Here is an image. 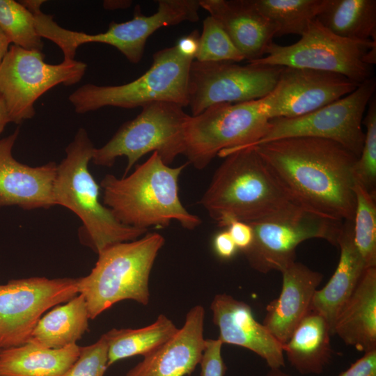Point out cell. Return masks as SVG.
Listing matches in <instances>:
<instances>
[{"label":"cell","mask_w":376,"mask_h":376,"mask_svg":"<svg viewBox=\"0 0 376 376\" xmlns=\"http://www.w3.org/2000/svg\"><path fill=\"white\" fill-rule=\"evenodd\" d=\"M298 205L338 221H353L352 174L357 157L339 143L291 137L254 146Z\"/></svg>","instance_id":"1"},{"label":"cell","mask_w":376,"mask_h":376,"mask_svg":"<svg viewBox=\"0 0 376 376\" xmlns=\"http://www.w3.org/2000/svg\"><path fill=\"white\" fill-rule=\"evenodd\" d=\"M225 158L199 203L220 227L231 219L253 223L296 204L255 146L219 155Z\"/></svg>","instance_id":"2"},{"label":"cell","mask_w":376,"mask_h":376,"mask_svg":"<svg viewBox=\"0 0 376 376\" xmlns=\"http://www.w3.org/2000/svg\"><path fill=\"white\" fill-rule=\"evenodd\" d=\"M187 166L166 164L157 152L130 175H106L100 182L102 203L123 224L148 230L167 227L173 221L194 230L201 219L189 212L179 197L178 180Z\"/></svg>","instance_id":"3"},{"label":"cell","mask_w":376,"mask_h":376,"mask_svg":"<svg viewBox=\"0 0 376 376\" xmlns=\"http://www.w3.org/2000/svg\"><path fill=\"white\" fill-rule=\"evenodd\" d=\"M94 149L86 130L79 129L65 148V158L57 165L54 198L56 205L79 217L80 242L99 254L113 244L135 240L148 230L123 224L101 202L100 186L88 169Z\"/></svg>","instance_id":"4"},{"label":"cell","mask_w":376,"mask_h":376,"mask_svg":"<svg viewBox=\"0 0 376 376\" xmlns=\"http://www.w3.org/2000/svg\"><path fill=\"white\" fill-rule=\"evenodd\" d=\"M164 237L146 233L129 242L104 249L90 274L78 278V292L86 301L89 319H94L113 304L134 300L146 306L150 301L149 279Z\"/></svg>","instance_id":"5"},{"label":"cell","mask_w":376,"mask_h":376,"mask_svg":"<svg viewBox=\"0 0 376 376\" xmlns=\"http://www.w3.org/2000/svg\"><path fill=\"white\" fill-rule=\"evenodd\" d=\"M194 59L182 54L176 45L164 48L154 54L150 68L135 80L118 86L84 84L68 99L81 114L105 107L134 109L155 102L187 107Z\"/></svg>","instance_id":"6"},{"label":"cell","mask_w":376,"mask_h":376,"mask_svg":"<svg viewBox=\"0 0 376 376\" xmlns=\"http://www.w3.org/2000/svg\"><path fill=\"white\" fill-rule=\"evenodd\" d=\"M190 118L183 107L175 103L148 104L135 118L123 123L103 146L95 148L91 161L97 166H111L118 157H126L124 176L150 152H157L166 164L171 165L184 154Z\"/></svg>","instance_id":"7"},{"label":"cell","mask_w":376,"mask_h":376,"mask_svg":"<svg viewBox=\"0 0 376 376\" xmlns=\"http://www.w3.org/2000/svg\"><path fill=\"white\" fill-rule=\"evenodd\" d=\"M265 54L248 63L334 72L361 84L371 77V65L376 62V40L342 38L315 19L297 42L290 45L272 42Z\"/></svg>","instance_id":"8"},{"label":"cell","mask_w":376,"mask_h":376,"mask_svg":"<svg viewBox=\"0 0 376 376\" xmlns=\"http://www.w3.org/2000/svg\"><path fill=\"white\" fill-rule=\"evenodd\" d=\"M269 128L261 100L214 104L189 120L184 155L197 169L220 153L253 146Z\"/></svg>","instance_id":"9"},{"label":"cell","mask_w":376,"mask_h":376,"mask_svg":"<svg viewBox=\"0 0 376 376\" xmlns=\"http://www.w3.org/2000/svg\"><path fill=\"white\" fill-rule=\"evenodd\" d=\"M253 238L244 254L251 268L267 274L280 272L295 261L296 249L309 239H322L338 246L343 222L322 217L297 204L249 224Z\"/></svg>","instance_id":"10"},{"label":"cell","mask_w":376,"mask_h":376,"mask_svg":"<svg viewBox=\"0 0 376 376\" xmlns=\"http://www.w3.org/2000/svg\"><path fill=\"white\" fill-rule=\"evenodd\" d=\"M86 69L82 61L49 64L45 62L42 52L10 46L0 64V95L10 123L20 124L32 118L34 104L41 95L58 84H77Z\"/></svg>","instance_id":"11"},{"label":"cell","mask_w":376,"mask_h":376,"mask_svg":"<svg viewBox=\"0 0 376 376\" xmlns=\"http://www.w3.org/2000/svg\"><path fill=\"white\" fill-rule=\"evenodd\" d=\"M375 89L376 81L371 77L351 93L308 114L269 119L267 132L254 146L291 137H315L335 141L358 158L364 139L363 115Z\"/></svg>","instance_id":"12"},{"label":"cell","mask_w":376,"mask_h":376,"mask_svg":"<svg viewBox=\"0 0 376 376\" xmlns=\"http://www.w3.org/2000/svg\"><path fill=\"white\" fill-rule=\"evenodd\" d=\"M283 67L236 62L193 61L189 79L191 116L219 103L261 99L276 86Z\"/></svg>","instance_id":"13"},{"label":"cell","mask_w":376,"mask_h":376,"mask_svg":"<svg viewBox=\"0 0 376 376\" xmlns=\"http://www.w3.org/2000/svg\"><path fill=\"white\" fill-rule=\"evenodd\" d=\"M77 283L29 277L0 284V350L26 343L42 313L79 294Z\"/></svg>","instance_id":"14"},{"label":"cell","mask_w":376,"mask_h":376,"mask_svg":"<svg viewBox=\"0 0 376 376\" xmlns=\"http://www.w3.org/2000/svg\"><path fill=\"white\" fill-rule=\"evenodd\" d=\"M359 84L338 73L283 67L273 90L260 100L269 119L297 118L351 93Z\"/></svg>","instance_id":"15"},{"label":"cell","mask_w":376,"mask_h":376,"mask_svg":"<svg viewBox=\"0 0 376 376\" xmlns=\"http://www.w3.org/2000/svg\"><path fill=\"white\" fill-rule=\"evenodd\" d=\"M17 129L0 139V207L17 205L26 210L56 205L54 184L57 164L54 162L30 166L17 161L12 150Z\"/></svg>","instance_id":"16"},{"label":"cell","mask_w":376,"mask_h":376,"mask_svg":"<svg viewBox=\"0 0 376 376\" xmlns=\"http://www.w3.org/2000/svg\"><path fill=\"white\" fill-rule=\"evenodd\" d=\"M213 322L219 330V339L246 348L263 358L270 369L285 366L282 344L253 315L247 304L223 293L210 304Z\"/></svg>","instance_id":"17"},{"label":"cell","mask_w":376,"mask_h":376,"mask_svg":"<svg viewBox=\"0 0 376 376\" xmlns=\"http://www.w3.org/2000/svg\"><path fill=\"white\" fill-rule=\"evenodd\" d=\"M205 310L196 305L187 313L184 325L163 345L143 356L125 376H185L196 368L202 357Z\"/></svg>","instance_id":"18"},{"label":"cell","mask_w":376,"mask_h":376,"mask_svg":"<svg viewBox=\"0 0 376 376\" xmlns=\"http://www.w3.org/2000/svg\"><path fill=\"white\" fill-rule=\"evenodd\" d=\"M281 272L280 295L267 305L263 324L283 345L311 311L313 296L323 275L296 260Z\"/></svg>","instance_id":"19"},{"label":"cell","mask_w":376,"mask_h":376,"mask_svg":"<svg viewBox=\"0 0 376 376\" xmlns=\"http://www.w3.org/2000/svg\"><path fill=\"white\" fill-rule=\"evenodd\" d=\"M223 27L247 62L262 58L276 36V28L262 15L253 0H199Z\"/></svg>","instance_id":"20"},{"label":"cell","mask_w":376,"mask_h":376,"mask_svg":"<svg viewBox=\"0 0 376 376\" xmlns=\"http://www.w3.org/2000/svg\"><path fill=\"white\" fill-rule=\"evenodd\" d=\"M338 246L337 267L327 284L315 291L311 308L325 318L332 335L338 316L367 269L354 243L353 221L343 222Z\"/></svg>","instance_id":"21"},{"label":"cell","mask_w":376,"mask_h":376,"mask_svg":"<svg viewBox=\"0 0 376 376\" xmlns=\"http://www.w3.org/2000/svg\"><path fill=\"white\" fill-rule=\"evenodd\" d=\"M334 334L363 353L376 350V267L365 270L338 316Z\"/></svg>","instance_id":"22"},{"label":"cell","mask_w":376,"mask_h":376,"mask_svg":"<svg viewBox=\"0 0 376 376\" xmlns=\"http://www.w3.org/2000/svg\"><path fill=\"white\" fill-rule=\"evenodd\" d=\"M331 335L325 318L311 310L282 345L283 353L300 374H321L331 359Z\"/></svg>","instance_id":"23"},{"label":"cell","mask_w":376,"mask_h":376,"mask_svg":"<svg viewBox=\"0 0 376 376\" xmlns=\"http://www.w3.org/2000/svg\"><path fill=\"white\" fill-rule=\"evenodd\" d=\"M77 344L51 349L26 343L0 350V376H63L79 357Z\"/></svg>","instance_id":"24"},{"label":"cell","mask_w":376,"mask_h":376,"mask_svg":"<svg viewBox=\"0 0 376 376\" xmlns=\"http://www.w3.org/2000/svg\"><path fill=\"white\" fill-rule=\"evenodd\" d=\"M88 320L85 298L78 294L41 317L27 343L51 349L77 344L88 329Z\"/></svg>","instance_id":"25"},{"label":"cell","mask_w":376,"mask_h":376,"mask_svg":"<svg viewBox=\"0 0 376 376\" xmlns=\"http://www.w3.org/2000/svg\"><path fill=\"white\" fill-rule=\"evenodd\" d=\"M316 19L342 38L376 40L375 0H328Z\"/></svg>","instance_id":"26"},{"label":"cell","mask_w":376,"mask_h":376,"mask_svg":"<svg viewBox=\"0 0 376 376\" xmlns=\"http://www.w3.org/2000/svg\"><path fill=\"white\" fill-rule=\"evenodd\" d=\"M178 329L162 314L142 328L111 329L104 334L108 345V367L123 359L151 353L171 339Z\"/></svg>","instance_id":"27"},{"label":"cell","mask_w":376,"mask_h":376,"mask_svg":"<svg viewBox=\"0 0 376 376\" xmlns=\"http://www.w3.org/2000/svg\"><path fill=\"white\" fill-rule=\"evenodd\" d=\"M328 0H253L258 11L276 28V36H301Z\"/></svg>","instance_id":"28"},{"label":"cell","mask_w":376,"mask_h":376,"mask_svg":"<svg viewBox=\"0 0 376 376\" xmlns=\"http://www.w3.org/2000/svg\"><path fill=\"white\" fill-rule=\"evenodd\" d=\"M353 240L366 268L376 267L375 196L354 181Z\"/></svg>","instance_id":"29"},{"label":"cell","mask_w":376,"mask_h":376,"mask_svg":"<svg viewBox=\"0 0 376 376\" xmlns=\"http://www.w3.org/2000/svg\"><path fill=\"white\" fill-rule=\"evenodd\" d=\"M0 29L13 45L42 52L33 13L20 1L0 0Z\"/></svg>","instance_id":"30"},{"label":"cell","mask_w":376,"mask_h":376,"mask_svg":"<svg viewBox=\"0 0 376 376\" xmlns=\"http://www.w3.org/2000/svg\"><path fill=\"white\" fill-rule=\"evenodd\" d=\"M195 59L199 62L238 63L244 58L218 21L210 15L203 20Z\"/></svg>","instance_id":"31"},{"label":"cell","mask_w":376,"mask_h":376,"mask_svg":"<svg viewBox=\"0 0 376 376\" xmlns=\"http://www.w3.org/2000/svg\"><path fill=\"white\" fill-rule=\"evenodd\" d=\"M363 119L366 127L362 150L356 160L352 174L354 181L376 196V98L370 100Z\"/></svg>","instance_id":"32"},{"label":"cell","mask_w":376,"mask_h":376,"mask_svg":"<svg viewBox=\"0 0 376 376\" xmlns=\"http://www.w3.org/2000/svg\"><path fill=\"white\" fill-rule=\"evenodd\" d=\"M108 362V345L104 335L93 344L80 347L77 360L63 376H104Z\"/></svg>","instance_id":"33"},{"label":"cell","mask_w":376,"mask_h":376,"mask_svg":"<svg viewBox=\"0 0 376 376\" xmlns=\"http://www.w3.org/2000/svg\"><path fill=\"white\" fill-rule=\"evenodd\" d=\"M223 343L217 339H205L200 361L201 376H224L226 366L221 356Z\"/></svg>","instance_id":"34"},{"label":"cell","mask_w":376,"mask_h":376,"mask_svg":"<svg viewBox=\"0 0 376 376\" xmlns=\"http://www.w3.org/2000/svg\"><path fill=\"white\" fill-rule=\"evenodd\" d=\"M237 249L243 252L247 250L252 244L253 229L249 223L231 219L225 226Z\"/></svg>","instance_id":"35"},{"label":"cell","mask_w":376,"mask_h":376,"mask_svg":"<svg viewBox=\"0 0 376 376\" xmlns=\"http://www.w3.org/2000/svg\"><path fill=\"white\" fill-rule=\"evenodd\" d=\"M338 376H376V350L364 353Z\"/></svg>","instance_id":"36"},{"label":"cell","mask_w":376,"mask_h":376,"mask_svg":"<svg viewBox=\"0 0 376 376\" xmlns=\"http://www.w3.org/2000/svg\"><path fill=\"white\" fill-rule=\"evenodd\" d=\"M212 246L217 256L223 260L231 259L238 249L227 230L214 236Z\"/></svg>","instance_id":"37"},{"label":"cell","mask_w":376,"mask_h":376,"mask_svg":"<svg viewBox=\"0 0 376 376\" xmlns=\"http://www.w3.org/2000/svg\"><path fill=\"white\" fill-rule=\"evenodd\" d=\"M199 36L198 31L195 30L182 37L175 45L182 54L195 58L198 48Z\"/></svg>","instance_id":"38"},{"label":"cell","mask_w":376,"mask_h":376,"mask_svg":"<svg viewBox=\"0 0 376 376\" xmlns=\"http://www.w3.org/2000/svg\"><path fill=\"white\" fill-rule=\"evenodd\" d=\"M10 123V120L6 110L3 100L0 95V134L3 131L6 125Z\"/></svg>","instance_id":"39"},{"label":"cell","mask_w":376,"mask_h":376,"mask_svg":"<svg viewBox=\"0 0 376 376\" xmlns=\"http://www.w3.org/2000/svg\"><path fill=\"white\" fill-rule=\"evenodd\" d=\"M132 4L130 1H105L104 7L106 9L113 10L118 8H127Z\"/></svg>","instance_id":"40"},{"label":"cell","mask_w":376,"mask_h":376,"mask_svg":"<svg viewBox=\"0 0 376 376\" xmlns=\"http://www.w3.org/2000/svg\"><path fill=\"white\" fill-rule=\"evenodd\" d=\"M10 42L0 29V64L10 47Z\"/></svg>","instance_id":"41"},{"label":"cell","mask_w":376,"mask_h":376,"mask_svg":"<svg viewBox=\"0 0 376 376\" xmlns=\"http://www.w3.org/2000/svg\"><path fill=\"white\" fill-rule=\"evenodd\" d=\"M264 376H291L288 373L283 371L281 368L269 369Z\"/></svg>","instance_id":"42"}]
</instances>
